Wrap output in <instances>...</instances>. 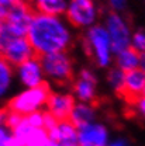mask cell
I'll list each match as a JSON object with an SVG mask.
<instances>
[{
	"instance_id": "26",
	"label": "cell",
	"mask_w": 145,
	"mask_h": 146,
	"mask_svg": "<svg viewBox=\"0 0 145 146\" xmlns=\"http://www.w3.org/2000/svg\"><path fill=\"white\" fill-rule=\"evenodd\" d=\"M134 104H135V108H137V111L140 112V115H141V117H144V115H145V96L138 97V98L134 101Z\"/></svg>"
},
{
	"instance_id": "16",
	"label": "cell",
	"mask_w": 145,
	"mask_h": 146,
	"mask_svg": "<svg viewBox=\"0 0 145 146\" xmlns=\"http://www.w3.org/2000/svg\"><path fill=\"white\" fill-rule=\"evenodd\" d=\"M116 68L124 73L131 72L134 69H144L145 58L144 54H138L132 48H127L118 54H116Z\"/></svg>"
},
{
	"instance_id": "33",
	"label": "cell",
	"mask_w": 145,
	"mask_h": 146,
	"mask_svg": "<svg viewBox=\"0 0 145 146\" xmlns=\"http://www.w3.org/2000/svg\"><path fill=\"white\" fill-rule=\"evenodd\" d=\"M62 146H76V145H62Z\"/></svg>"
},
{
	"instance_id": "15",
	"label": "cell",
	"mask_w": 145,
	"mask_h": 146,
	"mask_svg": "<svg viewBox=\"0 0 145 146\" xmlns=\"http://www.w3.org/2000/svg\"><path fill=\"white\" fill-rule=\"evenodd\" d=\"M145 93V72L144 69H134L124 74V87L123 96L134 98V101L144 96Z\"/></svg>"
},
{
	"instance_id": "5",
	"label": "cell",
	"mask_w": 145,
	"mask_h": 146,
	"mask_svg": "<svg viewBox=\"0 0 145 146\" xmlns=\"http://www.w3.org/2000/svg\"><path fill=\"white\" fill-rule=\"evenodd\" d=\"M44 76L55 83L65 84L73 76V62L68 52H58L39 56Z\"/></svg>"
},
{
	"instance_id": "31",
	"label": "cell",
	"mask_w": 145,
	"mask_h": 146,
	"mask_svg": "<svg viewBox=\"0 0 145 146\" xmlns=\"http://www.w3.org/2000/svg\"><path fill=\"white\" fill-rule=\"evenodd\" d=\"M6 10H7V9H1V7H0V23H1V21H3V18H4Z\"/></svg>"
},
{
	"instance_id": "18",
	"label": "cell",
	"mask_w": 145,
	"mask_h": 146,
	"mask_svg": "<svg viewBox=\"0 0 145 146\" xmlns=\"http://www.w3.org/2000/svg\"><path fill=\"white\" fill-rule=\"evenodd\" d=\"M37 9V13L49 16H63L68 0H28Z\"/></svg>"
},
{
	"instance_id": "1",
	"label": "cell",
	"mask_w": 145,
	"mask_h": 146,
	"mask_svg": "<svg viewBox=\"0 0 145 146\" xmlns=\"http://www.w3.org/2000/svg\"><path fill=\"white\" fill-rule=\"evenodd\" d=\"M35 56L66 52L72 45V28L63 16L34 13L27 35Z\"/></svg>"
},
{
	"instance_id": "9",
	"label": "cell",
	"mask_w": 145,
	"mask_h": 146,
	"mask_svg": "<svg viewBox=\"0 0 145 146\" xmlns=\"http://www.w3.org/2000/svg\"><path fill=\"white\" fill-rule=\"evenodd\" d=\"M16 76L21 86L24 89H31V87H38L45 83V76L42 72V66L39 62V58H31L23 63L16 66Z\"/></svg>"
},
{
	"instance_id": "11",
	"label": "cell",
	"mask_w": 145,
	"mask_h": 146,
	"mask_svg": "<svg viewBox=\"0 0 145 146\" xmlns=\"http://www.w3.org/2000/svg\"><path fill=\"white\" fill-rule=\"evenodd\" d=\"M1 56L14 68V66H18L20 63L34 58L35 54H34V49L33 46L30 45L28 39L25 36H16L13 38L7 45L6 48L3 49L1 52Z\"/></svg>"
},
{
	"instance_id": "27",
	"label": "cell",
	"mask_w": 145,
	"mask_h": 146,
	"mask_svg": "<svg viewBox=\"0 0 145 146\" xmlns=\"http://www.w3.org/2000/svg\"><path fill=\"white\" fill-rule=\"evenodd\" d=\"M107 146H130L127 139H123V138H118V139H113L109 141Z\"/></svg>"
},
{
	"instance_id": "2",
	"label": "cell",
	"mask_w": 145,
	"mask_h": 146,
	"mask_svg": "<svg viewBox=\"0 0 145 146\" xmlns=\"http://www.w3.org/2000/svg\"><path fill=\"white\" fill-rule=\"evenodd\" d=\"M83 46L96 66L106 69L114 62L111 42L103 24H94L86 30L83 36Z\"/></svg>"
},
{
	"instance_id": "6",
	"label": "cell",
	"mask_w": 145,
	"mask_h": 146,
	"mask_svg": "<svg viewBox=\"0 0 145 146\" xmlns=\"http://www.w3.org/2000/svg\"><path fill=\"white\" fill-rule=\"evenodd\" d=\"M33 14H34V11H33L30 3L20 0L6 10L3 24L6 25V28L13 36H25Z\"/></svg>"
},
{
	"instance_id": "23",
	"label": "cell",
	"mask_w": 145,
	"mask_h": 146,
	"mask_svg": "<svg viewBox=\"0 0 145 146\" xmlns=\"http://www.w3.org/2000/svg\"><path fill=\"white\" fill-rule=\"evenodd\" d=\"M56 122H58V119L56 118H54L48 111H44V129L48 132L51 128H54L55 125H56Z\"/></svg>"
},
{
	"instance_id": "13",
	"label": "cell",
	"mask_w": 145,
	"mask_h": 146,
	"mask_svg": "<svg viewBox=\"0 0 145 146\" xmlns=\"http://www.w3.org/2000/svg\"><path fill=\"white\" fill-rule=\"evenodd\" d=\"M73 106H75V97L71 93H62V91L49 94L47 101L48 112L58 121L68 119Z\"/></svg>"
},
{
	"instance_id": "21",
	"label": "cell",
	"mask_w": 145,
	"mask_h": 146,
	"mask_svg": "<svg viewBox=\"0 0 145 146\" xmlns=\"http://www.w3.org/2000/svg\"><path fill=\"white\" fill-rule=\"evenodd\" d=\"M130 48L137 51L138 54H144L145 51V33L144 30H137L131 34Z\"/></svg>"
},
{
	"instance_id": "25",
	"label": "cell",
	"mask_w": 145,
	"mask_h": 146,
	"mask_svg": "<svg viewBox=\"0 0 145 146\" xmlns=\"http://www.w3.org/2000/svg\"><path fill=\"white\" fill-rule=\"evenodd\" d=\"M0 146H20V143L16 141V138L11 135V132H9V133L0 141Z\"/></svg>"
},
{
	"instance_id": "28",
	"label": "cell",
	"mask_w": 145,
	"mask_h": 146,
	"mask_svg": "<svg viewBox=\"0 0 145 146\" xmlns=\"http://www.w3.org/2000/svg\"><path fill=\"white\" fill-rule=\"evenodd\" d=\"M17 1H20V0H0V7L1 9H9L10 6L16 4Z\"/></svg>"
},
{
	"instance_id": "30",
	"label": "cell",
	"mask_w": 145,
	"mask_h": 146,
	"mask_svg": "<svg viewBox=\"0 0 145 146\" xmlns=\"http://www.w3.org/2000/svg\"><path fill=\"white\" fill-rule=\"evenodd\" d=\"M4 118H6V112L4 111H0V127L4 124Z\"/></svg>"
},
{
	"instance_id": "19",
	"label": "cell",
	"mask_w": 145,
	"mask_h": 146,
	"mask_svg": "<svg viewBox=\"0 0 145 146\" xmlns=\"http://www.w3.org/2000/svg\"><path fill=\"white\" fill-rule=\"evenodd\" d=\"M14 80V69L13 66L0 55V98L9 94L11 90Z\"/></svg>"
},
{
	"instance_id": "8",
	"label": "cell",
	"mask_w": 145,
	"mask_h": 146,
	"mask_svg": "<svg viewBox=\"0 0 145 146\" xmlns=\"http://www.w3.org/2000/svg\"><path fill=\"white\" fill-rule=\"evenodd\" d=\"M73 97L79 103L92 104L97 97V77L90 69H82L73 84Z\"/></svg>"
},
{
	"instance_id": "32",
	"label": "cell",
	"mask_w": 145,
	"mask_h": 146,
	"mask_svg": "<svg viewBox=\"0 0 145 146\" xmlns=\"http://www.w3.org/2000/svg\"><path fill=\"white\" fill-rule=\"evenodd\" d=\"M44 146H62V145H59V143H56V142H52V141H48Z\"/></svg>"
},
{
	"instance_id": "24",
	"label": "cell",
	"mask_w": 145,
	"mask_h": 146,
	"mask_svg": "<svg viewBox=\"0 0 145 146\" xmlns=\"http://www.w3.org/2000/svg\"><path fill=\"white\" fill-rule=\"evenodd\" d=\"M107 1H109L110 7L116 13H120V11H123L127 7V0H107Z\"/></svg>"
},
{
	"instance_id": "12",
	"label": "cell",
	"mask_w": 145,
	"mask_h": 146,
	"mask_svg": "<svg viewBox=\"0 0 145 146\" xmlns=\"http://www.w3.org/2000/svg\"><path fill=\"white\" fill-rule=\"evenodd\" d=\"M11 135L16 138L20 146H44L49 141L45 129L28 125L24 117L17 127L11 129Z\"/></svg>"
},
{
	"instance_id": "10",
	"label": "cell",
	"mask_w": 145,
	"mask_h": 146,
	"mask_svg": "<svg viewBox=\"0 0 145 146\" xmlns=\"http://www.w3.org/2000/svg\"><path fill=\"white\" fill-rule=\"evenodd\" d=\"M109 141V129L100 122L94 121L78 128L76 146H107Z\"/></svg>"
},
{
	"instance_id": "29",
	"label": "cell",
	"mask_w": 145,
	"mask_h": 146,
	"mask_svg": "<svg viewBox=\"0 0 145 146\" xmlns=\"http://www.w3.org/2000/svg\"><path fill=\"white\" fill-rule=\"evenodd\" d=\"M9 132H10V131H9V128L4 127V125H1V127H0V141H1V139L9 133Z\"/></svg>"
},
{
	"instance_id": "22",
	"label": "cell",
	"mask_w": 145,
	"mask_h": 146,
	"mask_svg": "<svg viewBox=\"0 0 145 146\" xmlns=\"http://www.w3.org/2000/svg\"><path fill=\"white\" fill-rule=\"evenodd\" d=\"M25 122L28 125L34 128H42L44 127V111H35V112H31L28 115L24 117ZM44 129V128H42Z\"/></svg>"
},
{
	"instance_id": "4",
	"label": "cell",
	"mask_w": 145,
	"mask_h": 146,
	"mask_svg": "<svg viewBox=\"0 0 145 146\" xmlns=\"http://www.w3.org/2000/svg\"><path fill=\"white\" fill-rule=\"evenodd\" d=\"M63 16L69 25L88 30L97 24L99 7L94 0H68Z\"/></svg>"
},
{
	"instance_id": "14",
	"label": "cell",
	"mask_w": 145,
	"mask_h": 146,
	"mask_svg": "<svg viewBox=\"0 0 145 146\" xmlns=\"http://www.w3.org/2000/svg\"><path fill=\"white\" fill-rule=\"evenodd\" d=\"M47 133H48L49 141L56 142L59 145H76L78 128L68 119L58 121L56 125L54 128H51Z\"/></svg>"
},
{
	"instance_id": "7",
	"label": "cell",
	"mask_w": 145,
	"mask_h": 146,
	"mask_svg": "<svg viewBox=\"0 0 145 146\" xmlns=\"http://www.w3.org/2000/svg\"><path fill=\"white\" fill-rule=\"evenodd\" d=\"M104 28L109 34L110 42H111V49L113 54H118L124 49L130 48V41H131V28L127 20L123 17L120 13H110L104 21Z\"/></svg>"
},
{
	"instance_id": "17",
	"label": "cell",
	"mask_w": 145,
	"mask_h": 146,
	"mask_svg": "<svg viewBox=\"0 0 145 146\" xmlns=\"http://www.w3.org/2000/svg\"><path fill=\"white\" fill-rule=\"evenodd\" d=\"M68 121H71L76 128L83 127L86 124H90L96 121V110L92 104L86 103H75L72 111L68 117Z\"/></svg>"
},
{
	"instance_id": "20",
	"label": "cell",
	"mask_w": 145,
	"mask_h": 146,
	"mask_svg": "<svg viewBox=\"0 0 145 146\" xmlns=\"http://www.w3.org/2000/svg\"><path fill=\"white\" fill-rule=\"evenodd\" d=\"M124 74L126 73L120 70L118 68H113L110 69L107 73V83H109L110 89L116 93H123V87H124Z\"/></svg>"
},
{
	"instance_id": "3",
	"label": "cell",
	"mask_w": 145,
	"mask_h": 146,
	"mask_svg": "<svg viewBox=\"0 0 145 146\" xmlns=\"http://www.w3.org/2000/svg\"><path fill=\"white\" fill-rule=\"evenodd\" d=\"M49 94H51V90L47 83H44L38 87L24 89L10 100L9 111L17 112L23 117H25L31 112H35V111H41L47 106Z\"/></svg>"
}]
</instances>
